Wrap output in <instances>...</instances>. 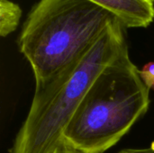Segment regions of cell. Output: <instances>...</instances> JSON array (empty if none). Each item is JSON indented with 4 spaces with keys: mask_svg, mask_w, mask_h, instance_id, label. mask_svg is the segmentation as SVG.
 <instances>
[{
    "mask_svg": "<svg viewBox=\"0 0 154 153\" xmlns=\"http://www.w3.org/2000/svg\"><path fill=\"white\" fill-rule=\"evenodd\" d=\"M53 153H80L79 152V151H75L74 149H72V148H70V147H69V146H67L66 144H64V143H61L56 150H55V151Z\"/></svg>",
    "mask_w": 154,
    "mask_h": 153,
    "instance_id": "cell-8",
    "label": "cell"
},
{
    "mask_svg": "<svg viewBox=\"0 0 154 153\" xmlns=\"http://www.w3.org/2000/svg\"><path fill=\"white\" fill-rule=\"evenodd\" d=\"M118 153H154V142L148 147L143 148H127L121 150Z\"/></svg>",
    "mask_w": 154,
    "mask_h": 153,
    "instance_id": "cell-7",
    "label": "cell"
},
{
    "mask_svg": "<svg viewBox=\"0 0 154 153\" xmlns=\"http://www.w3.org/2000/svg\"><path fill=\"white\" fill-rule=\"evenodd\" d=\"M119 20L125 28H146L154 21V0H88Z\"/></svg>",
    "mask_w": 154,
    "mask_h": 153,
    "instance_id": "cell-4",
    "label": "cell"
},
{
    "mask_svg": "<svg viewBox=\"0 0 154 153\" xmlns=\"http://www.w3.org/2000/svg\"><path fill=\"white\" fill-rule=\"evenodd\" d=\"M126 48L125 27L116 19L81 56L45 83L35 86L29 112L10 153H53L87 91Z\"/></svg>",
    "mask_w": 154,
    "mask_h": 153,
    "instance_id": "cell-1",
    "label": "cell"
},
{
    "mask_svg": "<svg viewBox=\"0 0 154 153\" xmlns=\"http://www.w3.org/2000/svg\"><path fill=\"white\" fill-rule=\"evenodd\" d=\"M140 76L147 87L150 90H154V62L145 64L140 69Z\"/></svg>",
    "mask_w": 154,
    "mask_h": 153,
    "instance_id": "cell-6",
    "label": "cell"
},
{
    "mask_svg": "<svg viewBox=\"0 0 154 153\" xmlns=\"http://www.w3.org/2000/svg\"><path fill=\"white\" fill-rule=\"evenodd\" d=\"M116 18L88 0H39L28 14L18 48L35 86L81 56Z\"/></svg>",
    "mask_w": 154,
    "mask_h": 153,
    "instance_id": "cell-3",
    "label": "cell"
},
{
    "mask_svg": "<svg viewBox=\"0 0 154 153\" xmlns=\"http://www.w3.org/2000/svg\"><path fill=\"white\" fill-rule=\"evenodd\" d=\"M150 89L126 48L95 79L62 133L80 153H104L147 113Z\"/></svg>",
    "mask_w": 154,
    "mask_h": 153,
    "instance_id": "cell-2",
    "label": "cell"
},
{
    "mask_svg": "<svg viewBox=\"0 0 154 153\" xmlns=\"http://www.w3.org/2000/svg\"><path fill=\"white\" fill-rule=\"evenodd\" d=\"M19 5L10 0H0V35L6 37L16 30L22 17Z\"/></svg>",
    "mask_w": 154,
    "mask_h": 153,
    "instance_id": "cell-5",
    "label": "cell"
}]
</instances>
